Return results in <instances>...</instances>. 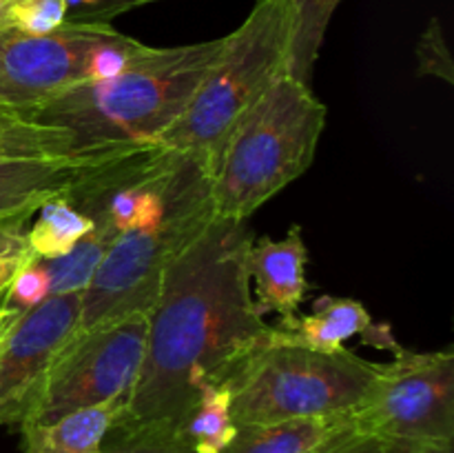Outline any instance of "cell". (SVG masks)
Wrapping results in <instances>:
<instances>
[{
	"mask_svg": "<svg viewBox=\"0 0 454 453\" xmlns=\"http://www.w3.org/2000/svg\"><path fill=\"white\" fill-rule=\"evenodd\" d=\"M247 220L213 218L168 265L160 284L136 385L106 435L180 433L204 385L226 380L270 342L253 305Z\"/></svg>",
	"mask_w": 454,
	"mask_h": 453,
	"instance_id": "1",
	"label": "cell"
},
{
	"mask_svg": "<svg viewBox=\"0 0 454 453\" xmlns=\"http://www.w3.org/2000/svg\"><path fill=\"white\" fill-rule=\"evenodd\" d=\"M224 49V38L182 47H146L122 74L58 91L27 114L62 127L78 147L155 142L177 118Z\"/></svg>",
	"mask_w": 454,
	"mask_h": 453,
	"instance_id": "2",
	"label": "cell"
},
{
	"mask_svg": "<svg viewBox=\"0 0 454 453\" xmlns=\"http://www.w3.org/2000/svg\"><path fill=\"white\" fill-rule=\"evenodd\" d=\"M326 107L282 74L244 114L211 176L213 216L247 220L313 164Z\"/></svg>",
	"mask_w": 454,
	"mask_h": 453,
	"instance_id": "3",
	"label": "cell"
},
{
	"mask_svg": "<svg viewBox=\"0 0 454 453\" xmlns=\"http://www.w3.org/2000/svg\"><path fill=\"white\" fill-rule=\"evenodd\" d=\"M213 218L211 176L198 160L180 154L162 220L124 231L111 242L80 296V315L69 342L131 311L149 314L164 271Z\"/></svg>",
	"mask_w": 454,
	"mask_h": 453,
	"instance_id": "4",
	"label": "cell"
},
{
	"mask_svg": "<svg viewBox=\"0 0 454 453\" xmlns=\"http://www.w3.org/2000/svg\"><path fill=\"white\" fill-rule=\"evenodd\" d=\"M288 18L282 0H257L247 20L224 36V49L180 118L158 145L195 158L213 176L226 140L262 93L284 74Z\"/></svg>",
	"mask_w": 454,
	"mask_h": 453,
	"instance_id": "5",
	"label": "cell"
},
{
	"mask_svg": "<svg viewBox=\"0 0 454 453\" xmlns=\"http://www.w3.org/2000/svg\"><path fill=\"white\" fill-rule=\"evenodd\" d=\"M380 364L344 349L317 351L269 342L226 380L238 426L355 411Z\"/></svg>",
	"mask_w": 454,
	"mask_h": 453,
	"instance_id": "6",
	"label": "cell"
},
{
	"mask_svg": "<svg viewBox=\"0 0 454 453\" xmlns=\"http://www.w3.org/2000/svg\"><path fill=\"white\" fill-rule=\"evenodd\" d=\"M149 314L131 311L67 342L44 371L18 426L51 425L69 413L122 400L146 351Z\"/></svg>",
	"mask_w": 454,
	"mask_h": 453,
	"instance_id": "7",
	"label": "cell"
},
{
	"mask_svg": "<svg viewBox=\"0 0 454 453\" xmlns=\"http://www.w3.org/2000/svg\"><path fill=\"white\" fill-rule=\"evenodd\" d=\"M355 433L390 444H452L454 354L408 351L380 364L375 382L350 411Z\"/></svg>",
	"mask_w": 454,
	"mask_h": 453,
	"instance_id": "8",
	"label": "cell"
},
{
	"mask_svg": "<svg viewBox=\"0 0 454 453\" xmlns=\"http://www.w3.org/2000/svg\"><path fill=\"white\" fill-rule=\"evenodd\" d=\"M115 29L105 22H71L47 36L0 29V105L29 114L58 91L87 83L89 56Z\"/></svg>",
	"mask_w": 454,
	"mask_h": 453,
	"instance_id": "9",
	"label": "cell"
},
{
	"mask_svg": "<svg viewBox=\"0 0 454 453\" xmlns=\"http://www.w3.org/2000/svg\"><path fill=\"white\" fill-rule=\"evenodd\" d=\"M82 293L49 296L0 338V426L20 425L49 364L74 336Z\"/></svg>",
	"mask_w": 454,
	"mask_h": 453,
	"instance_id": "10",
	"label": "cell"
},
{
	"mask_svg": "<svg viewBox=\"0 0 454 453\" xmlns=\"http://www.w3.org/2000/svg\"><path fill=\"white\" fill-rule=\"evenodd\" d=\"M149 142H102L62 155L0 160V225H27L51 198H69L78 187L129 158Z\"/></svg>",
	"mask_w": 454,
	"mask_h": 453,
	"instance_id": "11",
	"label": "cell"
},
{
	"mask_svg": "<svg viewBox=\"0 0 454 453\" xmlns=\"http://www.w3.org/2000/svg\"><path fill=\"white\" fill-rule=\"evenodd\" d=\"M306 249L301 229L293 225L282 240L270 235L253 238L247 251L248 280L255 282L253 305L264 318L269 314H279L282 318H293L304 302L309 282H306Z\"/></svg>",
	"mask_w": 454,
	"mask_h": 453,
	"instance_id": "12",
	"label": "cell"
},
{
	"mask_svg": "<svg viewBox=\"0 0 454 453\" xmlns=\"http://www.w3.org/2000/svg\"><path fill=\"white\" fill-rule=\"evenodd\" d=\"M377 327L372 324L366 306L350 298L322 296L315 302L313 314L282 318L270 331V342L295 345L317 351L344 349V342L355 336L364 340L372 336Z\"/></svg>",
	"mask_w": 454,
	"mask_h": 453,
	"instance_id": "13",
	"label": "cell"
},
{
	"mask_svg": "<svg viewBox=\"0 0 454 453\" xmlns=\"http://www.w3.org/2000/svg\"><path fill=\"white\" fill-rule=\"evenodd\" d=\"M348 431L350 413L242 425L222 453H324Z\"/></svg>",
	"mask_w": 454,
	"mask_h": 453,
	"instance_id": "14",
	"label": "cell"
},
{
	"mask_svg": "<svg viewBox=\"0 0 454 453\" xmlns=\"http://www.w3.org/2000/svg\"><path fill=\"white\" fill-rule=\"evenodd\" d=\"M122 400L69 413L51 425L20 426L22 453H100Z\"/></svg>",
	"mask_w": 454,
	"mask_h": 453,
	"instance_id": "15",
	"label": "cell"
},
{
	"mask_svg": "<svg viewBox=\"0 0 454 453\" xmlns=\"http://www.w3.org/2000/svg\"><path fill=\"white\" fill-rule=\"evenodd\" d=\"M288 18L284 74L309 84L331 18L341 0H282Z\"/></svg>",
	"mask_w": 454,
	"mask_h": 453,
	"instance_id": "16",
	"label": "cell"
},
{
	"mask_svg": "<svg viewBox=\"0 0 454 453\" xmlns=\"http://www.w3.org/2000/svg\"><path fill=\"white\" fill-rule=\"evenodd\" d=\"M34 225L27 229V244L38 260H58L67 256L89 231L93 220L69 198H51L38 209Z\"/></svg>",
	"mask_w": 454,
	"mask_h": 453,
	"instance_id": "17",
	"label": "cell"
},
{
	"mask_svg": "<svg viewBox=\"0 0 454 453\" xmlns=\"http://www.w3.org/2000/svg\"><path fill=\"white\" fill-rule=\"evenodd\" d=\"M238 433L231 417V391L220 385H204L198 402L182 422L180 435L193 453H222Z\"/></svg>",
	"mask_w": 454,
	"mask_h": 453,
	"instance_id": "18",
	"label": "cell"
},
{
	"mask_svg": "<svg viewBox=\"0 0 454 453\" xmlns=\"http://www.w3.org/2000/svg\"><path fill=\"white\" fill-rule=\"evenodd\" d=\"M118 231L106 220L98 218L93 220V229L71 249L67 256L58 260H43L44 269L49 274V289L51 296H62V293H82L91 280L93 271L98 269L100 260L105 258L106 249L111 247Z\"/></svg>",
	"mask_w": 454,
	"mask_h": 453,
	"instance_id": "19",
	"label": "cell"
},
{
	"mask_svg": "<svg viewBox=\"0 0 454 453\" xmlns=\"http://www.w3.org/2000/svg\"><path fill=\"white\" fill-rule=\"evenodd\" d=\"M84 149L67 129L40 124L34 120H13L0 124V160L43 158Z\"/></svg>",
	"mask_w": 454,
	"mask_h": 453,
	"instance_id": "20",
	"label": "cell"
},
{
	"mask_svg": "<svg viewBox=\"0 0 454 453\" xmlns=\"http://www.w3.org/2000/svg\"><path fill=\"white\" fill-rule=\"evenodd\" d=\"M67 0H0V29L47 36L69 18Z\"/></svg>",
	"mask_w": 454,
	"mask_h": 453,
	"instance_id": "21",
	"label": "cell"
},
{
	"mask_svg": "<svg viewBox=\"0 0 454 453\" xmlns=\"http://www.w3.org/2000/svg\"><path fill=\"white\" fill-rule=\"evenodd\" d=\"M49 296H51V289H49V274L44 269V262L31 258L16 271L0 306L25 314L34 306L43 305Z\"/></svg>",
	"mask_w": 454,
	"mask_h": 453,
	"instance_id": "22",
	"label": "cell"
},
{
	"mask_svg": "<svg viewBox=\"0 0 454 453\" xmlns=\"http://www.w3.org/2000/svg\"><path fill=\"white\" fill-rule=\"evenodd\" d=\"M100 453H193L176 431H145L131 435H106Z\"/></svg>",
	"mask_w": 454,
	"mask_h": 453,
	"instance_id": "23",
	"label": "cell"
},
{
	"mask_svg": "<svg viewBox=\"0 0 454 453\" xmlns=\"http://www.w3.org/2000/svg\"><path fill=\"white\" fill-rule=\"evenodd\" d=\"M417 71L421 76H437L446 83H452V58L448 52L446 36H443L439 18H430L428 27L417 43Z\"/></svg>",
	"mask_w": 454,
	"mask_h": 453,
	"instance_id": "24",
	"label": "cell"
},
{
	"mask_svg": "<svg viewBox=\"0 0 454 453\" xmlns=\"http://www.w3.org/2000/svg\"><path fill=\"white\" fill-rule=\"evenodd\" d=\"M22 222H9L0 225V300L7 293L16 271L31 260L29 244H27V231Z\"/></svg>",
	"mask_w": 454,
	"mask_h": 453,
	"instance_id": "25",
	"label": "cell"
},
{
	"mask_svg": "<svg viewBox=\"0 0 454 453\" xmlns=\"http://www.w3.org/2000/svg\"><path fill=\"white\" fill-rule=\"evenodd\" d=\"M158 3V0H100L93 7L84 9H74V13H69L67 20L71 22H105V25H111L115 16L129 12V9L142 7V4Z\"/></svg>",
	"mask_w": 454,
	"mask_h": 453,
	"instance_id": "26",
	"label": "cell"
},
{
	"mask_svg": "<svg viewBox=\"0 0 454 453\" xmlns=\"http://www.w3.org/2000/svg\"><path fill=\"white\" fill-rule=\"evenodd\" d=\"M324 453H397V444L348 431L341 438H337Z\"/></svg>",
	"mask_w": 454,
	"mask_h": 453,
	"instance_id": "27",
	"label": "cell"
},
{
	"mask_svg": "<svg viewBox=\"0 0 454 453\" xmlns=\"http://www.w3.org/2000/svg\"><path fill=\"white\" fill-rule=\"evenodd\" d=\"M397 453H454L452 444H397Z\"/></svg>",
	"mask_w": 454,
	"mask_h": 453,
	"instance_id": "28",
	"label": "cell"
},
{
	"mask_svg": "<svg viewBox=\"0 0 454 453\" xmlns=\"http://www.w3.org/2000/svg\"><path fill=\"white\" fill-rule=\"evenodd\" d=\"M27 114L20 109H13V107L0 105V124L3 123H13V120H25ZM29 120V118H27Z\"/></svg>",
	"mask_w": 454,
	"mask_h": 453,
	"instance_id": "29",
	"label": "cell"
},
{
	"mask_svg": "<svg viewBox=\"0 0 454 453\" xmlns=\"http://www.w3.org/2000/svg\"><path fill=\"white\" fill-rule=\"evenodd\" d=\"M20 315V311H13V309H4V306H0V338L4 336V331H7L9 327L13 324V320Z\"/></svg>",
	"mask_w": 454,
	"mask_h": 453,
	"instance_id": "30",
	"label": "cell"
}]
</instances>
